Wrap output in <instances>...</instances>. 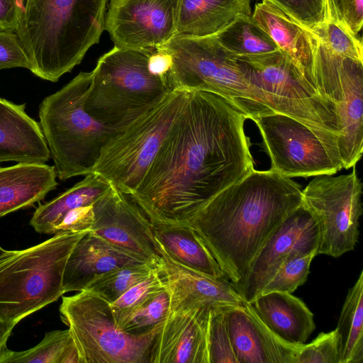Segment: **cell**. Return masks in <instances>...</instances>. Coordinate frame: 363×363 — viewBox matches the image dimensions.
Listing matches in <instances>:
<instances>
[{
  "mask_svg": "<svg viewBox=\"0 0 363 363\" xmlns=\"http://www.w3.org/2000/svg\"><path fill=\"white\" fill-rule=\"evenodd\" d=\"M210 307L169 312L156 334L149 363H210Z\"/></svg>",
  "mask_w": 363,
  "mask_h": 363,
  "instance_id": "17",
  "label": "cell"
},
{
  "mask_svg": "<svg viewBox=\"0 0 363 363\" xmlns=\"http://www.w3.org/2000/svg\"><path fill=\"white\" fill-rule=\"evenodd\" d=\"M316 255V249L303 247L294 250L266 285L262 294L272 291L291 294L294 292L307 280L311 263Z\"/></svg>",
  "mask_w": 363,
  "mask_h": 363,
  "instance_id": "32",
  "label": "cell"
},
{
  "mask_svg": "<svg viewBox=\"0 0 363 363\" xmlns=\"http://www.w3.org/2000/svg\"><path fill=\"white\" fill-rule=\"evenodd\" d=\"M337 20L357 35L363 24V0H330Z\"/></svg>",
  "mask_w": 363,
  "mask_h": 363,
  "instance_id": "41",
  "label": "cell"
},
{
  "mask_svg": "<svg viewBox=\"0 0 363 363\" xmlns=\"http://www.w3.org/2000/svg\"><path fill=\"white\" fill-rule=\"evenodd\" d=\"M238 363H294L299 345L274 335L247 303L223 307Z\"/></svg>",
  "mask_w": 363,
  "mask_h": 363,
  "instance_id": "19",
  "label": "cell"
},
{
  "mask_svg": "<svg viewBox=\"0 0 363 363\" xmlns=\"http://www.w3.org/2000/svg\"><path fill=\"white\" fill-rule=\"evenodd\" d=\"M301 186L270 169H254L213 196L190 225L234 285L268 237L302 203Z\"/></svg>",
  "mask_w": 363,
  "mask_h": 363,
  "instance_id": "2",
  "label": "cell"
},
{
  "mask_svg": "<svg viewBox=\"0 0 363 363\" xmlns=\"http://www.w3.org/2000/svg\"><path fill=\"white\" fill-rule=\"evenodd\" d=\"M94 212L91 233L121 250L158 264L160 255L152 223L128 195L113 187L94 203Z\"/></svg>",
  "mask_w": 363,
  "mask_h": 363,
  "instance_id": "16",
  "label": "cell"
},
{
  "mask_svg": "<svg viewBox=\"0 0 363 363\" xmlns=\"http://www.w3.org/2000/svg\"><path fill=\"white\" fill-rule=\"evenodd\" d=\"M60 314L82 363H149L150 348L161 327L140 335L127 333L116 324L110 303L87 290L62 296Z\"/></svg>",
  "mask_w": 363,
  "mask_h": 363,
  "instance_id": "10",
  "label": "cell"
},
{
  "mask_svg": "<svg viewBox=\"0 0 363 363\" xmlns=\"http://www.w3.org/2000/svg\"><path fill=\"white\" fill-rule=\"evenodd\" d=\"M189 94L185 90L169 92L121 130L103 148L92 172L106 179L118 191L131 195L147 172Z\"/></svg>",
  "mask_w": 363,
  "mask_h": 363,
  "instance_id": "9",
  "label": "cell"
},
{
  "mask_svg": "<svg viewBox=\"0 0 363 363\" xmlns=\"http://www.w3.org/2000/svg\"><path fill=\"white\" fill-rule=\"evenodd\" d=\"M157 265L170 295V312L199 307H224L245 303L231 282L186 268L170 259L158 246Z\"/></svg>",
  "mask_w": 363,
  "mask_h": 363,
  "instance_id": "18",
  "label": "cell"
},
{
  "mask_svg": "<svg viewBox=\"0 0 363 363\" xmlns=\"http://www.w3.org/2000/svg\"><path fill=\"white\" fill-rule=\"evenodd\" d=\"M170 312V295L166 287L156 292L129 317L122 330L133 335L147 333L164 322Z\"/></svg>",
  "mask_w": 363,
  "mask_h": 363,
  "instance_id": "34",
  "label": "cell"
},
{
  "mask_svg": "<svg viewBox=\"0 0 363 363\" xmlns=\"http://www.w3.org/2000/svg\"><path fill=\"white\" fill-rule=\"evenodd\" d=\"M25 4L26 0H0V30L15 31Z\"/></svg>",
  "mask_w": 363,
  "mask_h": 363,
  "instance_id": "42",
  "label": "cell"
},
{
  "mask_svg": "<svg viewBox=\"0 0 363 363\" xmlns=\"http://www.w3.org/2000/svg\"><path fill=\"white\" fill-rule=\"evenodd\" d=\"M246 119L219 95L189 91L145 177L128 196L152 223L189 225L213 196L255 169Z\"/></svg>",
  "mask_w": 363,
  "mask_h": 363,
  "instance_id": "1",
  "label": "cell"
},
{
  "mask_svg": "<svg viewBox=\"0 0 363 363\" xmlns=\"http://www.w3.org/2000/svg\"><path fill=\"white\" fill-rule=\"evenodd\" d=\"M50 153L40 124L26 112V104L0 97V163L45 164Z\"/></svg>",
  "mask_w": 363,
  "mask_h": 363,
  "instance_id": "21",
  "label": "cell"
},
{
  "mask_svg": "<svg viewBox=\"0 0 363 363\" xmlns=\"http://www.w3.org/2000/svg\"><path fill=\"white\" fill-rule=\"evenodd\" d=\"M249 304L263 324L286 343L304 344L315 330L313 313L291 293L262 294Z\"/></svg>",
  "mask_w": 363,
  "mask_h": 363,
  "instance_id": "23",
  "label": "cell"
},
{
  "mask_svg": "<svg viewBox=\"0 0 363 363\" xmlns=\"http://www.w3.org/2000/svg\"><path fill=\"white\" fill-rule=\"evenodd\" d=\"M237 61L245 77L274 112L303 123L338 149L340 130L335 106L318 93L289 55L278 49L237 57Z\"/></svg>",
  "mask_w": 363,
  "mask_h": 363,
  "instance_id": "8",
  "label": "cell"
},
{
  "mask_svg": "<svg viewBox=\"0 0 363 363\" xmlns=\"http://www.w3.org/2000/svg\"><path fill=\"white\" fill-rule=\"evenodd\" d=\"M109 0H26L15 30L35 76L56 82L99 43Z\"/></svg>",
  "mask_w": 363,
  "mask_h": 363,
  "instance_id": "3",
  "label": "cell"
},
{
  "mask_svg": "<svg viewBox=\"0 0 363 363\" xmlns=\"http://www.w3.org/2000/svg\"><path fill=\"white\" fill-rule=\"evenodd\" d=\"M147 262L121 250L91 231L76 243L67 259L62 277L65 293L84 290L94 279L118 267Z\"/></svg>",
  "mask_w": 363,
  "mask_h": 363,
  "instance_id": "20",
  "label": "cell"
},
{
  "mask_svg": "<svg viewBox=\"0 0 363 363\" xmlns=\"http://www.w3.org/2000/svg\"><path fill=\"white\" fill-rule=\"evenodd\" d=\"M318 241L316 222L301 203L265 240L235 288L245 303H252L294 250H318Z\"/></svg>",
  "mask_w": 363,
  "mask_h": 363,
  "instance_id": "15",
  "label": "cell"
},
{
  "mask_svg": "<svg viewBox=\"0 0 363 363\" xmlns=\"http://www.w3.org/2000/svg\"><path fill=\"white\" fill-rule=\"evenodd\" d=\"M216 37L225 49L236 57L262 55L278 50L252 16L236 18Z\"/></svg>",
  "mask_w": 363,
  "mask_h": 363,
  "instance_id": "30",
  "label": "cell"
},
{
  "mask_svg": "<svg viewBox=\"0 0 363 363\" xmlns=\"http://www.w3.org/2000/svg\"><path fill=\"white\" fill-rule=\"evenodd\" d=\"M340 363L363 362V272L347 294L339 318Z\"/></svg>",
  "mask_w": 363,
  "mask_h": 363,
  "instance_id": "28",
  "label": "cell"
},
{
  "mask_svg": "<svg viewBox=\"0 0 363 363\" xmlns=\"http://www.w3.org/2000/svg\"><path fill=\"white\" fill-rule=\"evenodd\" d=\"M112 185L96 173L86 174L72 187L44 203H39L30 220L34 230L42 234H52L55 225L69 211L94 204L105 196Z\"/></svg>",
  "mask_w": 363,
  "mask_h": 363,
  "instance_id": "27",
  "label": "cell"
},
{
  "mask_svg": "<svg viewBox=\"0 0 363 363\" xmlns=\"http://www.w3.org/2000/svg\"><path fill=\"white\" fill-rule=\"evenodd\" d=\"M86 233L59 232L28 248L4 249L0 253V323L13 331L21 320L65 294L62 277L67 259Z\"/></svg>",
  "mask_w": 363,
  "mask_h": 363,
  "instance_id": "5",
  "label": "cell"
},
{
  "mask_svg": "<svg viewBox=\"0 0 363 363\" xmlns=\"http://www.w3.org/2000/svg\"><path fill=\"white\" fill-rule=\"evenodd\" d=\"M155 50L114 46L103 55L91 72L84 105L89 114L121 131L171 92L166 79L150 68Z\"/></svg>",
  "mask_w": 363,
  "mask_h": 363,
  "instance_id": "7",
  "label": "cell"
},
{
  "mask_svg": "<svg viewBox=\"0 0 363 363\" xmlns=\"http://www.w3.org/2000/svg\"><path fill=\"white\" fill-rule=\"evenodd\" d=\"M294 363H340L337 330L320 333L311 342L300 345Z\"/></svg>",
  "mask_w": 363,
  "mask_h": 363,
  "instance_id": "36",
  "label": "cell"
},
{
  "mask_svg": "<svg viewBox=\"0 0 363 363\" xmlns=\"http://www.w3.org/2000/svg\"><path fill=\"white\" fill-rule=\"evenodd\" d=\"M164 287L163 279L156 267L147 279L131 287L110 304L117 326L122 330L131 314L149 297Z\"/></svg>",
  "mask_w": 363,
  "mask_h": 363,
  "instance_id": "35",
  "label": "cell"
},
{
  "mask_svg": "<svg viewBox=\"0 0 363 363\" xmlns=\"http://www.w3.org/2000/svg\"><path fill=\"white\" fill-rule=\"evenodd\" d=\"M94 222V204L83 206L67 212L52 229V233L59 232H89Z\"/></svg>",
  "mask_w": 363,
  "mask_h": 363,
  "instance_id": "40",
  "label": "cell"
},
{
  "mask_svg": "<svg viewBox=\"0 0 363 363\" xmlns=\"http://www.w3.org/2000/svg\"><path fill=\"white\" fill-rule=\"evenodd\" d=\"M179 0H109L104 29L115 47L157 49L177 33Z\"/></svg>",
  "mask_w": 363,
  "mask_h": 363,
  "instance_id": "14",
  "label": "cell"
},
{
  "mask_svg": "<svg viewBox=\"0 0 363 363\" xmlns=\"http://www.w3.org/2000/svg\"><path fill=\"white\" fill-rule=\"evenodd\" d=\"M313 76L319 94L335 106L338 150L343 168L350 169L363 151V61L335 55L318 39Z\"/></svg>",
  "mask_w": 363,
  "mask_h": 363,
  "instance_id": "12",
  "label": "cell"
},
{
  "mask_svg": "<svg viewBox=\"0 0 363 363\" xmlns=\"http://www.w3.org/2000/svg\"><path fill=\"white\" fill-rule=\"evenodd\" d=\"M91 79V72H79L39 106V124L62 181L92 172L103 148L120 132L86 111Z\"/></svg>",
  "mask_w": 363,
  "mask_h": 363,
  "instance_id": "4",
  "label": "cell"
},
{
  "mask_svg": "<svg viewBox=\"0 0 363 363\" xmlns=\"http://www.w3.org/2000/svg\"><path fill=\"white\" fill-rule=\"evenodd\" d=\"M82 363L69 329L47 333L35 346L23 351L10 350L6 343L0 347V363Z\"/></svg>",
  "mask_w": 363,
  "mask_h": 363,
  "instance_id": "29",
  "label": "cell"
},
{
  "mask_svg": "<svg viewBox=\"0 0 363 363\" xmlns=\"http://www.w3.org/2000/svg\"><path fill=\"white\" fill-rule=\"evenodd\" d=\"M160 248L175 262L215 278H225L219 264L190 225L152 223Z\"/></svg>",
  "mask_w": 363,
  "mask_h": 363,
  "instance_id": "26",
  "label": "cell"
},
{
  "mask_svg": "<svg viewBox=\"0 0 363 363\" xmlns=\"http://www.w3.org/2000/svg\"><path fill=\"white\" fill-rule=\"evenodd\" d=\"M243 16H252L250 0H179L176 35H214Z\"/></svg>",
  "mask_w": 363,
  "mask_h": 363,
  "instance_id": "25",
  "label": "cell"
},
{
  "mask_svg": "<svg viewBox=\"0 0 363 363\" xmlns=\"http://www.w3.org/2000/svg\"><path fill=\"white\" fill-rule=\"evenodd\" d=\"M55 166L18 162L0 167V218L43 201L58 182Z\"/></svg>",
  "mask_w": 363,
  "mask_h": 363,
  "instance_id": "24",
  "label": "cell"
},
{
  "mask_svg": "<svg viewBox=\"0 0 363 363\" xmlns=\"http://www.w3.org/2000/svg\"><path fill=\"white\" fill-rule=\"evenodd\" d=\"M208 352L210 363H238L232 348L223 307L211 309Z\"/></svg>",
  "mask_w": 363,
  "mask_h": 363,
  "instance_id": "37",
  "label": "cell"
},
{
  "mask_svg": "<svg viewBox=\"0 0 363 363\" xmlns=\"http://www.w3.org/2000/svg\"><path fill=\"white\" fill-rule=\"evenodd\" d=\"M23 67L30 70V61L15 31L0 30V70Z\"/></svg>",
  "mask_w": 363,
  "mask_h": 363,
  "instance_id": "39",
  "label": "cell"
},
{
  "mask_svg": "<svg viewBox=\"0 0 363 363\" xmlns=\"http://www.w3.org/2000/svg\"><path fill=\"white\" fill-rule=\"evenodd\" d=\"M252 16L317 89L313 76L316 36L268 0L257 4Z\"/></svg>",
  "mask_w": 363,
  "mask_h": 363,
  "instance_id": "22",
  "label": "cell"
},
{
  "mask_svg": "<svg viewBox=\"0 0 363 363\" xmlns=\"http://www.w3.org/2000/svg\"><path fill=\"white\" fill-rule=\"evenodd\" d=\"M157 50L168 58L167 80L172 91L216 94L252 121L274 113L262 94L245 77L237 57L220 44L216 35L200 38L175 35Z\"/></svg>",
  "mask_w": 363,
  "mask_h": 363,
  "instance_id": "6",
  "label": "cell"
},
{
  "mask_svg": "<svg viewBox=\"0 0 363 363\" xmlns=\"http://www.w3.org/2000/svg\"><path fill=\"white\" fill-rule=\"evenodd\" d=\"M310 30L333 54L363 61L362 41L337 20L330 4L327 19Z\"/></svg>",
  "mask_w": 363,
  "mask_h": 363,
  "instance_id": "33",
  "label": "cell"
},
{
  "mask_svg": "<svg viewBox=\"0 0 363 363\" xmlns=\"http://www.w3.org/2000/svg\"><path fill=\"white\" fill-rule=\"evenodd\" d=\"M268 1L308 30L323 23L330 13V0Z\"/></svg>",
  "mask_w": 363,
  "mask_h": 363,
  "instance_id": "38",
  "label": "cell"
},
{
  "mask_svg": "<svg viewBox=\"0 0 363 363\" xmlns=\"http://www.w3.org/2000/svg\"><path fill=\"white\" fill-rule=\"evenodd\" d=\"M352 167L347 174L315 176L301 191L302 204L318 228V255L338 257L357 244L363 185Z\"/></svg>",
  "mask_w": 363,
  "mask_h": 363,
  "instance_id": "11",
  "label": "cell"
},
{
  "mask_svg": "<svg viewBox=\"0 0 363 363\" xmlns=\"http://www.w3.org/2000/svg\"><path fill=\"white\" fill-rule=\"evenodd\" d=\"M157 264L144 263L116 268L101 275L84 289L110 304L131 287L147 279Z\"/></svg>",
  "mask_w": 363,
  "mask_h": 363,
  "instance_id": "31",
  "label": "cell"
},
{
  "mask_svg": "<svg viewBox=\"0 0 363 363\" xmlns=\"http://www.w3.org/2000/svg\"><path fill=\"white\" fill-rule=\"evenodd\" d=\"M253 121L269 156L270 170L291 178L333 175L343 168L338 149L297 120L274 112Z\"/></svg>",
  "mask_w": 363,
  "mask_h": 363,
  "instance_id": "13",
  "label": "cell"
},
{
  "mask_svg": "<svg viewBox=\"0 0 363 363\" xmlns=\"http://www.w3.org/2000/svg\"><path fill=\"white\" fill-rule=\"evenodd\" d=\"M4 250V248L0 246V253ZM12 331L10 330L7 327L0 323V347L4 344L7 343V340Z\"/></svg>",
  "mask_w": 363,
  "mask_h": 363,
  "instance_id": "43",
  "label": "cell"
}]
</instances>
